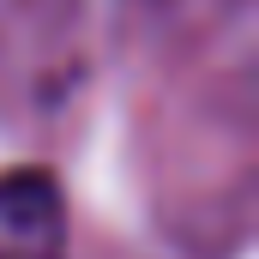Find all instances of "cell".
I'll return each mask as SVG.
<instances>
[{"label":"cell","mask_w":259,"mask_h":259,"mask_svg":"<svg viewBox=\"0 0 259 259\" xmlns=\"http://www.w3.org/2000/svg\"><path fill=\"white\" fill-rule=\"evenodd\" d=\"M0 259H66V199L49 169L0 175Z\"/></svg>","instance_id":"1"}]
</instances>
